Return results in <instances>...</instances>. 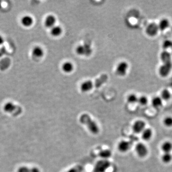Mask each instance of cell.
Here are the masks:
<instances>
[{
  "instance_id": "83f0119b",
  "label": "cell",
  "mask_w": 172,
  "mask_h": 172,
  "mask_svg": "<svg viewBox=\"0 0 172 172\" xmlns=\"http://www.w3.org/2000/svg\"><path fill=\"white\" fill-rule=\"evenodd\" d=\"M163 124L167 127L172 126V117H167L163 120Z\"/></svg>"
},
{
  "instance_id": "3957f363",
  "label": "cell",
  "mask_w": 172,
  "mask_h": 172,
  "mask_svg": "<svg viewBox=\"0 0 172 172\" xmlns=\"http://www.w3.org/2000/svg\"><path fill=\"white\" fill-rule=\"evenodd\" d=\"M77 54L81 56H88L92 52L91 47L88 44H84L78 45L76 49Z\"/></svg>"
},
{
  "instance_id": "f1b7e54d",
  "label": "cell",
  "mask_w": 172,
  "mask_h": 172,
  "mask_svg": "<svg viewBox=\"0 0 172 172\" xmlns=\"http://www.w3.org/2000/svg\"><path fill=\"white\" fill-rule=\"evenodd\" d=\"M17 172H30V169L26 166H23L18 168Z\"/></svg>"
},
{
  "instance_id": "e0dca14e",
  "label": "cell",
  "mask_w": 172,
  "mask_h": 172,
  "mask_svg": "<svg viewBox=\"0 0 172 172\" xmlns=\"http://www.w3.org/2000/svg\"><path fill=\"white\" fill-rule=\"evenodd\" d=\"M160 59L163 63H167L171 61V55L168 51L164 50L160 55Z\"/></svg>"
},
{
  "instance_id": "7c38bea8",
  "label": "cell",
  "mask_w": 172,
  "mask_h": 172,
  "mask_svg": "<svg viewBox=\"0 0 172 172\" xmlns=\"http://www.w3.org/2000/svg\"><path fill=\"white\" fill-rule=\"evenodd\" d=\"M34 20L33 18L31 16H25L22 18L21 20V23L23 27H29L33 24Z\"/></svg>"
},
{
  "instance_id": "8992f818",
  "label": "cell",
  "mask_w": 172,
  "mask_h": 172,
  "mask_svg": "<svg viewBox=\"0 0 172 172\" xmlns=\"http://www.w3.org/2000/svg\"><path fill=\"white\" fill-rule=\"evenodd\" d=\"M172 69V62L163 63L159 67V73L161 76L166 77L169 75Z\"/></svg>"
},
{
  "instance_id": "9a60e30c",
  "label": "cell",
  "mask_w": 172,
  "mask_h": 172,
  "mask_svg": "<svg viewBox=\"0 0 172 172\" xmlns=\"http://www.w3.org/2000/svg\"><path fill=\"white\" fill-rule=\"evenodd\" d=\"M74 69V65L70 61L64 62L62 66V70L66 73H70L73 71Z\"/></svg>"
},
{
  "instance_id": "7a4b0ae2",
  "label": "cell",
  "mask_w": 172,
  "mask_h": 172,
  "mask_svg": "<svg viewBox=\"0 0 172 172\" xmlns=\"http://www.w3.org/2000/svg\"><path fill=\"white\" fill-rule=\"evenodd\" d=\"M3 110L5 113L11 114L13 116L20 115L23 112L22 108L12 102H8L3 106Z\"/></svg>"
},
{
  "instance_id": "ba28073f",
  "label": "cell",
  "mask_w": 172,
  "mask_h": 172,
  "mask_svg": "<svg viewBox=\"0 0 172 172\" xmlns=\"http://www.w3.org/2000/svg\"><path fill=\"white\" fill-rule=\"evenodd\" d=\"M145 129V123L142 120H137L135 121L132 126V130L134 132L137 134L142 133Z\"/></svg>"
},
{
  "instance_id": "4dcf8cb0",
  "label": "cell",
  "mask_w": 172,
  "mask_h": 172,
  "mask_svg": "<svg viewBox=\"0 0 172 172\" xmlns=\"http://www.w3.org/2000/svg\"><path fill=\"white\" fill-rule=\"evenodd\" d=\"M4 42H5L4 38H3L2 35L0 34V45H2L3 43H4Z\"/></svg>"
},
{
  "instance_id": "4316f807",
  "label": "cell",
  "mask_w": 172,
  "mask_h": 172,
  "mask_svg": "<svg viewBox=\"0 0 172 172\" xmlns=\"http://www.w3.org/2000/svg\"><path fill=\"white\" fill-rule=\"evenodd\" d=\"M163 48L164 49L172 48V41L170 40H166L163 43Z\"/></svg>"
},
{
  "instance_id": "277c9868",
  "label": "cell",
  "mask_w": 172,
  "mask_h": 172,
  "mask_svg": "<svg viewBox=\"0 0 172 172\" xmlns=\"http://www.w3.org/2000/svg\"><path fill=\"white\" fill-rule=\"evenodd\" d=\"M110 166L108 160L102 159L98 161L95 165V172H105Z\"/></svg>"
},
{
  "instance_id": "44dd1931",
  "label": "cell",
  "mask_w": 172,
  "mask_h": 172,
  "mask_svg": "<svg viewBox=\"0 0 172 172\" xmlns=\"http://www.w3.org/2000/svg\"><path fill=\"white\" fill-rule=\"evenodd\" d=\"M162 99L159 97H156L152 99V106L156 108H158L161 107L162 105Z\"/></svg>"
},
{
  "instance_id": "603a6c76",
  "label": "cell",
  "mask_w": 172,
  "mask_h": 172,
  "mask_svg": "<svg viewBox=\"0 0 172 172\" xmlns=\"http://www.w3.org/2000/svg\"><path fill=\"white\" fill-rule=\"evenodd\" d=\"M171 97L170 91L168 89H163L161 93V98L163 100H167L169 99Z\"/></svg>"
},
{
  "instance_id": "9c48e42d",
  "label": "cell",
  "mask_w": 172,
  "mask_h": 172,
  "mask_svg": "<svg viewBox=\"0 0 172 172\" xmlns=\"http://www.w3.org/2000/svg\"><path fill=\"white\" fill-rule=\"evenodd\" d=\"M159 30L158 26L156 23H150L146 29V33L150 37H154L156 35Z\"/></svg>"
},
{
  "instance_id": "5bb4252c",
  "label": "cell",
  "mask_w": 172,
  "mask_h": 172,
  "mask_svg": "<svg viewBox=\"0 0 172 172\" xmlns=\"http://www.w3.org/2000/svg\"><path fill=\"white\" fill-rule=\"evenodd\" d=\"M32 55L36 58H41L44 55V51L41 46H36L32 49Z\"/></svg>"
},
{
  "instance_id": "52a82bcc",
  "label": "cell",
  "mask_w": 172,
  "mask_h": 172,
  "mask_svg": "<svg viewBox=\"0 0 172 172\" xmlns=\"http://www.w3.org/2000/svg\"><path fill=\"white\" fill-rule=\"evenodd\" d=\"M136 152L140 157H144L148 154V149L143 143H139L135 146Z\"/></svg>"
},
{
  "instance_id": "6da1fadb",
  "label": "cell",
  "mask_w": 172,
  "mask_h": 172,
  "mask_svg": "<svg viewBox=\"0 0 172 172\" xmlns=\"http://www.w3.org/2000/svg\"><path fill=\"white\" fill-rule=\"evenodd\" d=\"M81 123L86 125L88 130L94 134L99 132V128L97 123L91 119L87 114H83L80 118Z\"/></svg>"
},
{
  "instance_id": "ac0fdd59",
  "label": "cell",
  "mask_w": 172,
  "mask_h": 172,
  "mask_svg": "<svg viewBox=\"0 0 172 172\" xmlns=\"http://www.w3.org/2000/svg\"><path fill=\"white\" fill-rule=\"evenodd\" d=\"M170 23L169 20L167 19H163L160 21L159 24L158 25L159 30L163 31L166 30L169 27Z\"/></svg>"
},
{
  "instance_id": "5b68a950",
  "label": "cell",
  "mask_w": 172,
  "mask_h": 172,
  "mask_svg": "<svg viewBox=\"0 0 172 172\" xmlns=\"http://www.w3.org/2000/svg\"><path fill=\"white\" fill-rule=\"evenodd\" d=\"M129 68V65L125 61L120 62L117 65L116 68V73L120 76H124L127 74V71Z\"/></svg>"
},
{
  "instance_id": "f546056e",
  "label": "cell",
  "mask_w": 172,
  "mask_h": 172,
  "mask_svg": "<svg viewBox=\"0 0 172 172\" xmlns=\"http://www.w3.org/2000/svg\"><path fill=\"white\" fill-rule=\"evenodd\" d=\"M30 172H41V171L38 168L33 167L30 169Z\"/></svg>"
},
{
  "instance_id": "30bf717a",
  "label": "cell",
  "mask_w": 172,
  "mask_h": 172,
  "mask_svg": "<svg viewBox=\"0 0 172 172\" xmlns=\"http://www.w3.org/2000/svg\"><path fill=\"white\" fill-rule=\"evenodd\" d=\"M118 149L120 152H128L131 148L130 142L127 141L121 140L118 143L117 145Z\"/></svg>"
},
{
  "instance_id": "d6986e66",
  "label": "cell",
  "mask_w": 172,
  "mask_h": 172,
  "mask_svg": "<svg viewBox=\"0 0 172 172\" xmlns=\"http://www.w3.org/2000/svg\"><path fill=\"white\" fill-rule=\"evenodd\" d=\"M142 138L145 141L149 140L152 135V131L151 129L149 128L145 129L142 132Z\"/></svg>"
},
{
  "instance_id": "7402d4cb",
  "label": "cell",
  "mask_w": 172,
  "mask_h": 172,
  "mask_svg": "<svg viewBox=\"0 0 172 172\" xmlns=\"http://www.w3.org/2000/svg\"><path fill=\"white\" fill-rule=\"evenodd\" d=\"M99 156L103 159L107 160L108 158L112 156V152L110 150H108V149L102 150L99 152Z\"/></svg>"
},
{
  "instance_id": "d4e9b609",
  "label": "cell",
  "mask_w": 172,
  "mask_h": 172,
  "mask_svg": "<svg viewBox=\"0 0 172 172\" xmlns=\"http://www.w3.org/2000/svg\"><path fill=\"white\" fill-rule=\"evenodd\" d=\"M138 98L135 94H131L127 97V101L129 103L134 104L138 102Z\"/></svg>"
},
{
  "instance_id": "8fae6325",
  "label": "cell",
  "mask_w": 172,
  "mask_h": 172,
  "mask_svg": "<svg viewBox=\"0 0 172 172\" xmlns=\"http://www.w3.org/2000/svg\"><path fill=\"white\" fill-rule=\"evenodd\" d=\"M56 19V17L52 14H50L45 17L44 21V25L45 27L51 28L55 26Z\"/></svg>"
},
{
  "instance_id": "ffe728a7",
  "label": "cell",
  "mask_w": 172,
  "mask_h": 172,
  "mask_svg": "<svg viewBox=\"0 0 172 172\" xmlns=\"http://www.w3.org/2000/svg\"><path fill=\"white\" fill-rule=\"evenodd\" d=\"M162 149L164 153H169L172 150V143L170 142H166L163 144Z\"/></svg>"
},
{
  "instance_id": "484cf974",
  "label": "cell",
  "mask_w": 172,
  "mask_h": 172,
  "mask_svg": "<svg viewBox=\"0 0 172 172\" xmlns=\"http://www.w3.org/2000/svg\"><path fill=\"white\" fill-rule=\"evenodd\" d=\"M138 102L142 105H146L148 102V99L146 96H142L138 98Z\"/></svg>"
},
{
  "instance_id": "cb8c5ba5",
  "label": "cell",
  "mask_w": 172,
  "mask_h": 172,
  "mask_svg": "<svg viewBox=\"0 0 172 172\" xmlns=\"http://www.w3.org/2000/svg\"><path fill=\"white\" fill-rule=\"evenodd\" d=\"M162 161L164 163H169L172 160V156L170 152L164 153L162 157Z\"/></svg>"
},
{
  "instance_id": "2e32d148",
  "label": "cell",
  "mask_w": 172,
  "mask_h": 172,
  "mask_svg": "<svg viewBox=\"0 0 172 172\" xmlns=\"http://www.w3.org/2000/svg\"><path fill=\"white\" fill-rule=\"evenodd\" d=\"M63 32V29L61 27L59 26H55L51 28L50 30V34L51 35L54 37H59L61 35Z\"/></svg>"
},
{
  "instance_id": "4fadbf2b",
  "label": "cell",
  "mask_w": 172,
  "mask_h": 172,
  "mask_svg": "<svg viewBox=\"0 0 172 172\" xmlns=\"http://www.w3.org/2000/svg\"><path fill=\"white\" fill-rule=\"evenodd\" d=\"M93 83L91 80L85 81L81 85V89L83 92H87L92 89Z\"/></svg>"
}]
</instances>
